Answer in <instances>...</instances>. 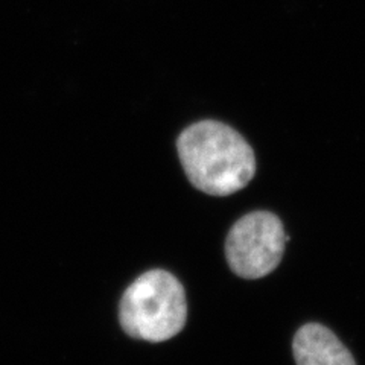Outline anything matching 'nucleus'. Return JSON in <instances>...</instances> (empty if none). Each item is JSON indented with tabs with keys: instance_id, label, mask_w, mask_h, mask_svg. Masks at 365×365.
I'll return each mask as SVG.
<instances>
[{
	"instance_id": "f257e3e1",
	"label": "nucleus",
	"mask_w": 365,
	"mask_h": 365,
	"mask_svg": "<svg viewBox=\"0 0 365 365\" xmlns=\"http://www.w3.org/2000/svg\"><path fill=\"white\" fill-rule=\"evenodd\" d=\"M177 150L192 186L207 195H232L244 189L256 173L251 146L221 122L190 125L178 137Z\"/></svg>"
},
{
	"instance_id": "f03ea898",
	"label": "nucleus",
	"mask_w": 365,
	"mask_h": 365,
	"mask_svg": "<svg viewBox=\"0 0 365 365\" xmlns=\"http://www.w3.org/2000/svg\"><path fill=\"white\" fill-rule=\"evenodd\" d=\"M187 304L181 283L163 269H151L123 292L119 319L123 332L150 342L168 341L186 324Z\"/></svg>"
},
{
	"instance_id": "7ed1b4c3",
	"label": "nucleus",
	"mask_w": 365,
	"mask_h": 365,
	"mask_svg": "<svg viewBox=\"0 0 365 365\" xmlns=\"http://www.w3.org/2000/svg\"><path fill=\"white\" fill-rule=\"evenodd\" d=\"M288 236L276 215L253 212L233 227L225 241L232 271L244 279H260L277 268Z\"/></svg>"
},
{
	"instance_id": "20e7f679",
	"label": "nucleus",
	"mask_w": 365,
	"mask_h": 365,
	"mask_svg": "<svg viewBox=\"0 0 365 365\" xmlns=\"http://www.w3.org/2000/svg\"><path fill=\"white\" fill-rule=\"evenodd\" d=\"M292 347L297 365H356L332 330L317 323L299 329Z\"/></svg>"
}]
</instances>
